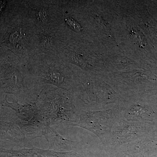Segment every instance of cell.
Segmentation results:
<instances>
[{
	"instance_id": "obj_1",
	"label": "cell",
	"mask_w": 157,
	"mask_h": 157,
	"mask_svg": "<svg viewBox=\"0 0 157 157\" xmlns=\"http://www.w3.org/2000/svg\"><path fill=\"white\" fill-rule=\"evenodd\" d=\"M120 117L121 111L117 106L98 111H84L80 114L78 122L72 126L81 127L92 132L105 147L109 140L113 127Z\"/></svg>"
},
{
	"instance_id": "obj_2",
	"label": "cell",
	"mask_w": 157,
	"mask_h": 157,
	"mask_svg": "<svg viewBox=\"0 0 157 157\" xmlns=\"http://www.w3.org/2000/svg\"><path fill=\"white\" fill-rule=\"evenodd\" d=\"M145 122L133 121L120 117L113 127L109 140L104 147L110 155L115 153L124 145L138 140L147 130Z\"/></svg>"
},
{
	"instance_id": "obj_3",
	"label": "cell",
	"mask_w": 157,
	"mask_h": 157,
	"mask_svg": "<svg viewBox=\"0 0 157 157\" xmlns=\"http://www.w3.org/2000/svg\"><path fill=\"white\" fill-rule=\"evenodd\" d=\"M117 106L120 110L121 117L127 120L144 122L153 119L152 109L134 99L124 100Z\"/></svg>"
},
{
	"instance_id": "obj_4",
	"label": "cell",
	"mask_w": 157,
	"mask_h": 157,
	"mask_svg": "<svg viewBox=\"0 0 157 157\" xmlns=\"http://www.w3.org/2000/svg\"><path fill=\"white\" fill-rule=\"evenodd\" d=\"M140 154L136 149L130 144H127L119 149L110 157H138Z\"/></svg>"
},
{
	"instance_id": "obj_5",
	"label": "cell",
	"mask_w": 157,
	"mask_h": 157,
	"mask_svg": "<svg viewBox=\"0 0 157 157\" xmlns=\"http://www.w3.org/2000/svg\"><path fill=\"white\" fill-rule=\"evenodd\" d=\"M66 19V22H67V23L74 30H76V31H80L81 27L77 22H76L74 20V19L70 18H67Z\"/></svg>"
},
{
	"instance_id": "obj_6",
	"label": "cell",
	"mask_w": 157,
	"mask_h": 157,
	"mask_svg": "<svg viewBox=\"0 0 157 157\" xmlns=\"http://www.w3.org/2000/svg\"><path fill=\"white\" fill-rule=\"evenodd\" d=\"M39 19L43 21H45L47 17V13H46V11H44V10L39 11Z\"/></svg>"
},
{
	"instance_id": "obj_7",
	"label": "cell",
	"mask_w": 157,
	"mask_h": 157,
	"mask_svg": "<svg viewBox=\"0 0 157 157\" xmlns=\"http://www.w3.org/2000/svg\"><path fill=\"white\" fill-rule=\"evenodd\" d=\"M5 4V2H4V1H0V11L2 10V9L4 7V5Z\"/></svg>"
},
{
	"instance_id": "obj_8",
	"label": "cell",
	"mask_w": 157,
	"mask_h": 157,
	"mask_svg": "<svg viewBox=\"0 0 157 157\" xmlns=\"http://www.w3.org/2000/svg\"><path fill=\"white\" fill-rule=\"evenodd\" d=\"M141 155V156H142V157H144V155L143 154H142V155Z\"/></svg>"
}]
</instances>
